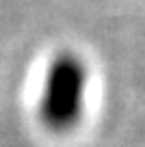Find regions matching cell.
I'll use <instances>...</instances> for the list:
<instances>
[{
  "instance_id": "1",
  "label": "cell",
  "mask_w": 145,
  "mask_h": 147,
  "mask_svg": "<svg viewBox=\"0 0 145 147\" xmlns=\"http://www.w3.org/2000/svg\"><path fill=\"white\" fill-rule=\"evenodd\" d=\"M87 67L76 54L63 52L52 61L45 74L41 95V119L48 128L63 132L80 119L85 106Z\"/></svg>"
}]
</instances>
